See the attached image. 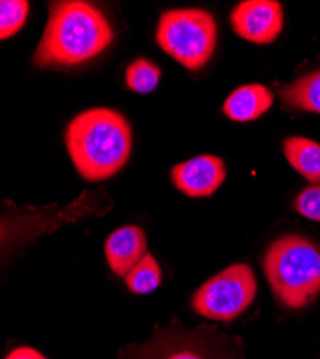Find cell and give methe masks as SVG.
Segmentation results:
<instances>
[{"instance_id": "cell-4", "label": "cell", "mask_w": 320, "mask_h": 359, "mask_svg": "<svg viewBox=\"0 0 320 359\" xmlns=\"http://www.w3.org/2000/svg\"><path fill=\"white\" fill-rule=\"evenodd\" d=\"M158 46L188 71H198L213 56L217 46V23L204 9H172L158 20Z\"/></svg>"}, {"instance_id": "cell-16", "label": "cell", "mask_w": 320, "mask_h": 359, "mask_svg": "<svg viewBox=\"0 0 320 359\" xmlns=\"http://www.w3.org/2000/svg\"><path fill=\"white\" fill-rule=\"evenodd\" d=\"M295 210L313 222H320V184L303 189L295 198Z\"/></svg>"}, {"instance_id": "cell-9", "label": "cell", "mask_w": 320, "mask_h": 359, "mask_svg": "<svg viewBox=\"0 0 320 359\" xmlns=\"http://www.w3.org/2000/svg\"><path fill=\"white\" fill-rule=\"evenodd\" d=\"M147 253V237L137 226H124L111 233L105 243V256L111 271L125 278Z\"/></svg>"}, {"instance_id": "cell-2", "label": "cell", "mask_w": 320, "mask_h": 359, "mask_svg": "<svg viewBox=\"0 0 320 359\" xmlns=\"http://www.w3.org/2000/svg\"><path fill=\"white\" fill-rule=\"evenodd\" d=\"M65 144L83 180L104 182L127 164L132 149V130L121 112L97 107L82 111L68 124Z\"/></svg>"}, {"instance_id": "cell-11", "label": "cell", "mask_w": 320, "mask_h": 359, "mask_svg": "<svg viewBox=\"0 0 320 359\" xmlns=\"http://www.w3.org/2000/svg\"><path fill=\"white\" fill-rule=\"evenodd\" d=\"M283 154L288 164L312 184H320V144L305 137L283 141Z\"/></svg>"}, {"instance_id": "cell-14", "label": "cell", "mask_w": 320, "mask_h": 359, "mask_svg": "<svg viewBox=\"0 0 320 359\" xmlns=\"http://www.w3.org/2000/svg\"><path fill=\"white\" fill-rule=\"evenodd\" d=\"M161 69L150 59L138 57L131 62L125 71V83L134 93L148 94L158 86Z\"/></svg>"}, {"instance_id": "cell-5", "label": "cell", "mask_w": 320, "mask_h": 359, "mask_svg": "<svg viewBox=\"0 0 320 359\" xmlns=\"http://www.w3.org/2000/svg\"><path fill=\"white\" fill-rule=\"evenodd\" d=\"M120 359H237V351L211 327H157L145 344L125 348Z\"/></svg>"}, {"instance_id": "cell-10", "label": "cell", "mask_w": 320, "mask_h": 359, "mask_svg": "<svg viewBox=\"0 0 320 359\" xmlns=\"http://www.w3.org/2000/svg\"><path fill=\"white\" fill-rule=\"evenodd\" d=\"M274 102L270 89L261 83H249L232 91L223 104V112L232 121H254L267 112Z\"/></svg>"}, {"instance_id": "cell-6", "label": "cell", "mask_w": 320, "mask_h": 359, "mask_svg": "<svg viewBox=\"0 0 320 359\" xmlns=\"http://www.w3.org/2000/svg\"><path fill=\"white\" fill-rule=\"evenodd\" d=\"M256 292L257 280L253 269L236 263L197 289L191 306L201 316L228 322L239 318L251 305Z\"/></svg>"}, {"instance_id": "cell-13", "label": "cell", "mask_w": 320, "mask_h": 359, "mask_svg": "<svg viewBox=\"0 0 320 359\" xmlns=\"http://www.w3.org/2000/svg\"><path fill=\"white\" fill-rule=\"evenodd\" d=\"M162 275L160 264L151 253H145L142 259L131 269L125 276L127 286L137 294H148L158 289L161 285Z\"/></svg>"}, {"instance_id": "cell-7", "label": "cell", "mask_w": 320, "mask_h": 359, "mask_svg": "<svg viewBox=\"0 0 320 359\" xmlns=\"http://www.w3.org/2000/svg\"><path fill=\"white\" fill-rule=\"evenodd\" d=\"M230 25L242 39L266 45L281 34L284 12L277 0H244L231 11Z\"/></svg>"}, {"instance_id": "cell-12", "label": "cell", "mask_w": 320, "mask_h": 359, "mask_svg": "<svg viewBox=\"0 0 320 359\" xmlns=\"http://www.w3.org/2000/svg\"><path fill=\"white\" fill-rule=\"evenodd\" d=\"M277 95L290 108L320 114V69L279 86Z\"/></svg>"}, {"instance_id": "cell-1", "label": "cell", "mask_w": 320, "mask_h": 359, "mask_svg": "<svg viewBox=\"0 0 320 359\" xmlns=\"http://www.w3.org/2000/svg\"><path fill=\"white\" fill-rule=\"evenodd\" d=\"M113 41L105 15L83 0H57L49 5V18L32 62L38 68L81 65L102 53Z\"/></svg>"}, {"instance_id": "cell-15", "label": "cell", "mask_w": 320, "mask_h": 359, "mask_svg": "<svg viewBox=\"0 0 320 359\" xmlns=\"http://www.w3.org/2000/svg\"><path fill=\"white\" fill-rule=\"evenodd\" d=\"M0 38L2 41L16 35L26 22L29 13V4L26 0H4L0 4Z\"/></svg>"}, {"instance_id": "cell-17", "label": "cell", "mask_w": 320, "mask_h": 359, "mask_svg": "<svg viewBox=\"0 0 320 359\" xmlns=\"http://www.w3.org/2000/svg\"><path fill=\"white\" fill-rule=\"evenodd\" d=\"M5 359H48L42 353H39L36 349L29 346H20L13 349Z\"/></svg>"}, {"instance_id": "cell-8", "label": "cell", "mask_w": 320, "mask_h": 359, "mask_svg": "<svg viewBox=\"0 0 320 359\" xmlns=\"http://www.w3.org/2000/svg\"><path fill=\"white\" fill-rule=\"evenodd\" d=\"M169 177L172 184L183 194L194 198L210 197L224 183L227 168L223 158L204 154L176 164Z\"/></svg>"}, {"instance_id": "cell-3", "label": "cell", "mask_w": 320, "mask_h": 359, "mask_svg": "<svg viewBox=\"0 0 320 359\" xmlns=\"http://www.w3.org/2000/svg\"><path fill=\"white\" fill-rule=\"evenodd\" d=\"M263 271L286 308H305L320 294V249L303 236L288 234L273 242L265 253Z\"/></svg>"}]
</instances>
